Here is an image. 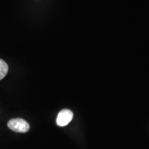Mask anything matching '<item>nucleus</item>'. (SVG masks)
<instances>
[{
  "label": "nucleus",
  "mask_w": 149,
  "mask_h": 149,
  "mask_svg": "<svg viewBox=\"0 0 149 149\" xmlns=\"http://www.w3.org/2000/svg\"><path fill=\"white\" fill-rule=\"evenodd\" d=\"M8 126L10 130L16 133H26L30 129L29 123L21 118H15L9 120Z\"/></svg>",
  "instance_id": "obj_1"
},
{
  "label": "nucleus",
  "mask_w": 149,
  "mask_h": 149,
  "mask_svg": "<svg viewBox=\"0 0 149 149\" xmlns=\"http://www.w3.org/2000/svg\"><path fill=\"white\" fill-rule=\"evenodd\" d=\"M73 118V113L70 110L64 109L58 113L57 117L56 123L59 126L63 127L68 125Z\"/></svg>",
  "instance_id": "obj_2"
},
{
  "label": "nucleus",
  "mask_w": 149,
  "mask_h": 149,
  "mask_svg": "<svg viewBox=\"0 0 149 149\" xmlns=\"http://www.w3.org/2000/svg\"><path fill=\"white\" fill-rule=\"evenodd\" d=\"M8 71V64L3 59H0V80L6 77Z\"/></svg>",
  "instance_id": "obj_3"
}]
</instances>
